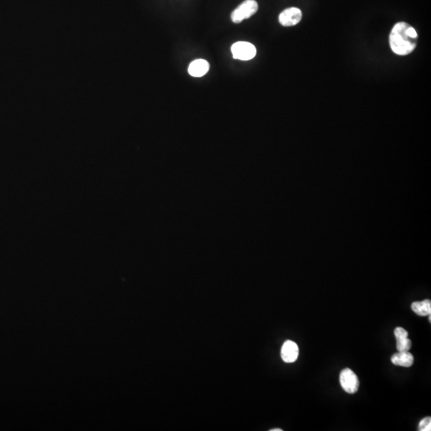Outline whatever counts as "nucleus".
<instances>
[{"instance_id":"423d86ee","label":"nucleus","mask_w":431,"mask_h":431,"mask_svg":"<svg viewBox=\"0 0 431 431\" xmlns=\"http://www.w3.org/2000/svg\"><path fill=\"white\" fill-rule=\"evenodd\" d=\"M280 354L283 362L287 364L296 362L299 356L298 345L292 340H287L283 343Z\"/></svg>"},{"instance_id":"ddd939ff","label":"nucleus","mask_w":431,"mask_h":431,"mask_svg":"<svg viewBox=\"0 0 431 431\" xmlns=\"http://www.w3.org/2000/svg\"><path fill=\"white\" fill-rule=\"evenodd\" d=\"M430 316H431V314H429V322H431V317Z\"/></svg>"},{"instance_id":"6e6552de","label":"nucleus","mask_w":431,"mask_h":431,"mask_svg":"<svg viewBox=\"0 0 431 431\" xmlns=\"http://www.w3.org/2000/svg\"><path fill=\"white\" fill-rule=\"evenodd\" d=\"M209 70V63L204 59H197L190 63L188 71L193 77L200 78L206 75Z\"/></svg>"},{"instance_id":"f257e3e1","label":"nucleus","mask_w":431,"mask_h":431,"mask_svg":"<svg viewBox=\"0 0 431 431\" xmlns=\"http://www.w3.org/2000/svg\"><path fill=\"white\" fill-rule=\"evenodd\" d=\"M418 36L416 30L405 22L396 23L389 36L390 48L398 55H408L416 48Z\"/></svg>"},{"instance_id":"39448f33","label":"nucleus","mask_w":431,"mask_h":431,"mask_svg":"<svg viewBox=\"0 0 431 431\" xmlns=\"http://www.w3.org/2000/svg\"><path fill=\"white\" fill-rule=\"evenodd\" d=\"M302 15L301 10L299 8H287L279 14V22L283 26H296L301 21Z\"/></svg>"},{"instance_id":"20e7f679","label":"nucleus","mask_w":431,"mask_h":431,"mask_svg":"<svg viewBox=\"0 0 431 431\" xmlns=\"http://www.w3.org/2000/svg\"><path fill=\"white\" fill-rule=\"evenodd\" d=\"M340 384L345 391L348 394H354L358 390L360 382H358V376L349 368L343 370L339 377Z\"/></svg>"},{"instance_id":"f03ea898","label":"nucleus","mask_w":431,"mask_h":431,"mask_svg":"<svg viewBox=\"0 0 431 431\" xmlns=\"http://www.w3.org/2000/svg\"><path fill=\"white\" fill-rule=\"evenodd\" d=\"M258 11L256 0H245L231 14V19L234 23H240L244 19H249Z\"/></svg>"},{"instance_id":"f8f14e48","label":"nucleus","mask_w":431,"mask_h":431,"mask_svg":"<svg viewBox=\"0 0 431 431\" xmlns=\"http://www.w3.org/2000/svg\"><path fill=\"white\" fill-rule=\"evenodd\" d=\"M282 430H283V429H279V428H278V429H270V431H282Z\"/></svg>"},{"instance_id":"1a4fd4ad","label":"nucleus","mask_w":431,"mask_h":431,"mask_svg":"<svg viewBox=\"0 0 431 431\" xmlns=\"http://www.w3.org/2000/svg\"><path fill=\"white\" fill-rule=\"evenodd\" d=\"M391 362L396 366L409 368L414 364V356L409 351H399L391 357Z\"/></svg>"},{"instance_id":"7ed1b4c3","label":"nucleus","mask_w":431,"mask_h":431,"mask_svg":"<svg viewBox=\"0 0 431 431\" xmlns=\"http://www.w3.org/2000/svg\"><path fill=\"white\" fill-rule=\"evenodd\" d=\"M233 58L241 61H248L255 58L257 49L255 46L248 42H237L231 47Z\"/></svg>"},{"instance_id":"9b49d317","label":"nucleus","mask_w":431,"mask_h":431,"mask_svg":"<svg viewBox=\"0 0 431 431\" xmlns=\"http://www.w3.org/2000/svg\"><path fill=\"white\" fill-rule=\"evenodd\" d=\"M418 430L419 431H430L431 430V418L430 417H426L420 422L418 425Z\"/></svg>"},{"instance_id":"0eeeda50","label":"nucleus","mask_w":431,"mask_h":431,"mask_svg":"<svg viewBox=\"0 0 431 431\" xmlns=\"http://www.w3.org/2000/svg\"><path fill=\"white\" fill-rule=\"evenodd\" d=\"M394 336L397 340L398 351H409L411 347V341L408 339V332L404 328H396L394 329Z\"/></svg>"},{"instance_id":"9d476101","label":"nucleus","mask_w":431,"mask_h":431,"mask_svg":"<svg viewBox=\"0 0 431 431\" xmlns=\"http://www.w3.org/2000/svg\"><path fill=\"white\" fill-rule=\"evenodd\" d=\"M413 311L420 316H426L431 314V301L429 300L414 302L411 305Z\"/></svg>"}]
</instances>
